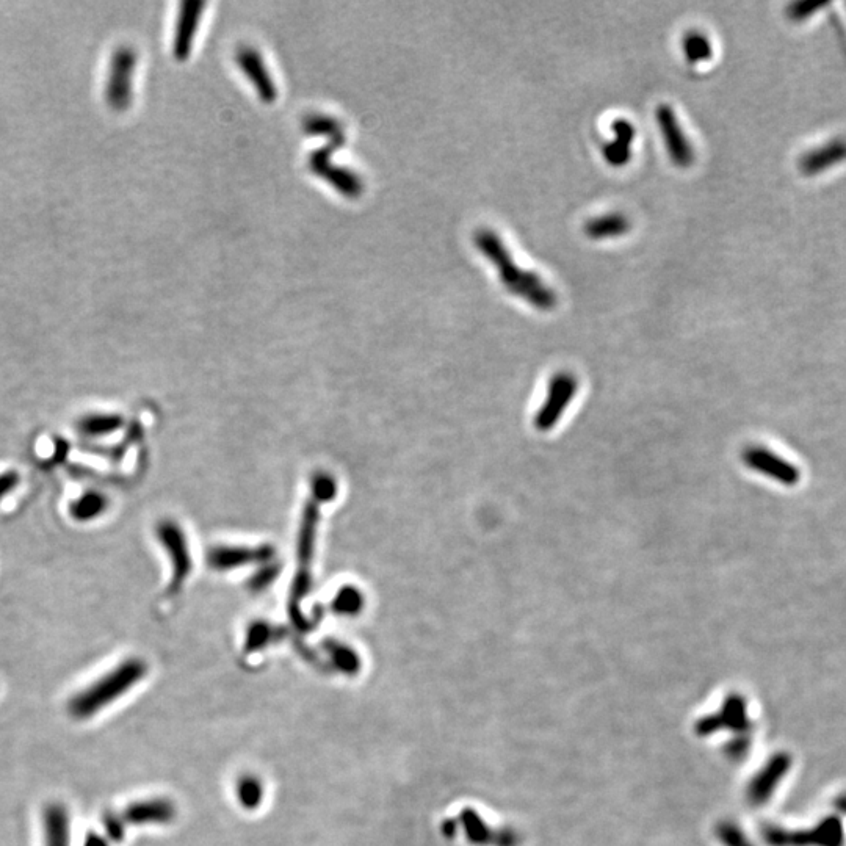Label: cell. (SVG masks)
<instances>
[{
    "instance_id": "cell-14",
    "label": "cell",
    "mask_w": 846,
    "mask_h": 846,
    "mask_svg": "<svg viewBox=\"0 0 846 846\" xmlns=\"http://www.w3.org/2000/svg\"><path fill=\"white\" fill-rule=\"evenodd\" d=\"M44 846H71V815L62 803H49L43 810Z\"/></svg>"
},
{
    "instance_id": "cell-29",
    "label": "cell",
    "mask_w": 846,
    "mask_h": 846,
    "mask_svg": "<svg viewBox=\"0 0 846 846\" xmlns=\"http://www.w3.org/2000/svg\"><path fill=\"white\" fill-rule=\"evenodd\" d=\"M840 801H842V803L837 804V807H839L840 810H846V799L842 798Z\"/></svg>"
},
{
    "instance_id": "cell-21",
    "label": "cell",
    "mask_w": 846,
    "mask_h": 846,
    "mask_svg": "<svg viewBox=\"0 0 846 846\" xmlns=\"http://www.w3.org/2000/svg\"><path fill=\"white\" fill-rule=\"evenodd\" d=\"M237 795H239L240 803H242L243 807L254 809V807L261 804L264 792H262V785L259 784V781L253 778H246L240 782Z\"/></svg>"
},
{
    "instance_id": "cell-9",
    "label": "cell",
    "mask_w": 846,
    "mask_h": 846,
    "mask_svg": "<svg viewBox=\"0 0 846 846\" xmlns=\"http://www.w3.org/2000/svg\"><path fill=\"white\" fill-rule=\"evenodd\" d=\"M237 63L242 66L243 73L253 82L257 93L265 102H273L278 98V87L273 82L272 74L265 65L264 58L259 54L256 47L240 46L237 49Z\"/></svg>"
},
{
    "instance_id": "cell-17",
    "label": "cell",
    "mask_w": 846,
    "mask_h": 846,
    "mask_svg": "<svg viewBox=\"0 0 846 846\" xmlns=\"http://www.w3.org/2000/svg\"><path fill=\"white\" fill-rule=\"evenodd\" d=\"M109 508V499L98 491L85 492L84 496L74 500L69 507V514L77 522H90L98 519Z\"/></svg>"
},
{
    "instance_id": "cell-22",
    "label": "cell",
    "mask_w": 846,
    "mask_h": 846,
    "mask_svg": "<svg viewBox=\"0 0 846 846\" xmlns=\"http://www.w3.org/2000/svg\"><path fill=\"white\" fill-rule=\"evenodd\" d=\"M362 596L356 588H344L334 599V610L342 615H355L361 610Z\"/></svg>"
},
{
    "instance_id": "cell-27",
    "label": "cell",
    "mask_w": 846,
    "mask_h": 846,
    "mask_svg": "<svg viewBox=\"0 0 846 846\" xmlns=\"http://www.w3.org/2000/svg\"><path fill=\"white\" fill-rule=\"evenodd\" d=\"M315 494L322 500L331 499L336 494L334 481L331 478H319V480L315 481Z\"/></svg>"
},
{
    "instance_id": "cell-28",
    "label": "cell",
    "mask_w": 846,
    "mask_h": 846,
    "mask_svg": "<svg viewBox=\"0 0 846 846\" xmlns=\"http://www.w3.org/2000/svg\"><path fill=\"white\" fill-rule=\"evenodd\" d=\"M112 843L109 842L107 837L102 836L99 832H88L87 836H85L84 843L82 846H110Z\"/></svg>"
},
{
    "instance_id": "cell-18",
    "label": "cell",
    "mask_w": 846,
    "mask_h": 846,
    "mask_svg": "<svg viewBox=\"0 0 846 846\" xmlns=\"http://www.w3.org/2000/svg\"><path fill=\"white\" fill-rule=\"evenodd\" d=\"M123 417L118 414L94 413L82 417L77 423V430L87 438H104L123 427Z\"/></svg>"
},
{
    "instance_id": "cell-15",
    "label": "cell",
    "mask_w": 846,
    "mask_h": 846,
    "mask_svg": "<svg viewBox=\"0 0 846 846\" xmlns=\"http://www.w3.org/2000/svg\"><path fill=\"white\" fill-rule=\"evenodd\" d=\"M632 228L630 218L622 212H608L601 217L591 218L583 226V234L591 240L616 239Z\"/></svg>"
},
{
    "instance_id": "cell-16",
    "label": "cell",
    "mask_w": 846,
    "mask_h": 846,
    "mask_svg": "<svg viewBox=\"0 0 846 846\" xmlns=\"http://www.w3.org/2000/svg\"><path fill=\"white\" fill-rule=\"evenodd\" d=\"M270 557V549H217L210 554V563L218 569H231L250 563V561L265 560Z\"/></svg>"
},
{
    "instance_id": "cell-24",
    "label": "cell",
    "mask_w": 846,
    "mask_h": 846,
    "mask_svg": "<svg viewBox=\"0 0 846 846\" xmlns=\"http://www.w3.org/2000/svg\"><path fill=\"white\" fill-rule=\"evenodd\" d=\"M334 663L337 668L342 669L345 673H356L359 668V658L355 652L350 649L342 648V646H334L333 648Z\"/></svg>"
},
{
    "instance_id": "cell-7",
    "label": "cell",
    "mask_w": 846,
    "mask_h": 846,
    "mask_svg": "<svg viewBox=\"0 0 846 846\" xmlns=\"http://www.w3.org/2000/svg\"><path fill=\"white\" fill-rule=\"evenodd\" d=\"M742 460L748 469L787 488H793L801 481V474L795 464L762 445L746 447L742 453Z\"/></svg>"
},
{
    "instance_id": "cell-25",
    "label": "cell",
    "mask_w": 846,
    "mask_h": 846,
    "mask_svg": "<svg viewBox=\"0 0 846 846\" xmlns=\"http://www.w3.org/2000/svg\"><path fill=\"white\" fill-rule=\"evenodd\" d=\"M19 483H21V475L16 472V470H7V472H2L0 474V502L11 494V492L15 491L18 488Z\"/></svg>"
},
{
    "instance_id": "cell-3",
    "label": "cell",
    "mask_w": 846,
    "mask_h": 846,
    "mask_svg": "<svg viewBox=\"0 0 846 846\" xmlns=\"http://www.w3.org/2000/svg\"><path fill=\"white\" fill-rule=\"evenodd\" d=\"M577 391H579V381L575 378L574 373H555L552 380L549 381V386H547L546 400L536 413V430L541 431V433L554 430L564 411L571 405L572 398L575 397Z\"/></svg>"
},
{
    "instance_id": "cell-26",
    "label": "cell",
    "mask_w": 846,
    "mask_h": 846,
    "mask_svg": "<svg viewBox=\"0 0 846 846\" xmlns=\"http://www.w3.org/2000/svg\"><path fill=\"white\" fill-rule=\"evenodd\" d=\"M268 640V629L267 626H254L253 629L250 630V635H248V648L250 649H257L264 646Z\"/></svg>"
},
{
    "instance_id": "cell-8",
    "label": "cell",
    "mask_w": 846,
    "mask_h": 846,
    "mask_svg": "<svg viewBox=\"0 0 846 846\" xmlns=\"http://www.w3.org/2000/svg\"><path fill=\"white\" fill-rule=\"evenodd\" d=\"M157 536H159L160 543L167 549L170 555L171 563H173V582H171V590H178L185 579H187L188 572L192 569V560L188 554L187 543H185V536L182 535L181 528L173 522H162L157 528Z\"/></svg>"
},
{
    "instance_id": "cell-10",
    "label": "cell",
    "mask_w": 846,
    "mask_h": 846,
    "mask_svg": "<svg viewBox=\"0 0 846 846\" xmlns=\"http://www.w3.org/2000/svg\"><path fill=\"white\" fill-rule=\"evenodd\" d=\"M779 846H843L842 823L837 818H826L809 832H776Z\"/></svg>"
},
{
    "instance_id": "cell-23",
    "label": "cell",
    "mask_w": 846,
    "mask_h": 846,
    "mask_svg": "<svg viewBox=\"0 0 846 846\" xmlns=\"http://www.w3.org/2000/svg\"><path fill=\"white\" fill-rule=\"evenodd\" d=\"M102 826H104L105 837L109 839L110 843L123 842L126 837V821L123 815L115 814V812H107L102 817Z\"/></svg>"
},
{
    "instance_id": "cell-5",
    "label": "cell",
    "mask_w": 846,
    "mask_h": 846,
    "mask_svg": "<svg viewBox=\"0 0 846 846\" xmlns=\"http://www.w3.org/2000/svg\"><path fill=\"white\" fill-rule=\"evenodd\" d=\"M135 65L137 54L132 47H118L112 55L105 85V98L112 109L126 110L131 105Z\"/></svg>"
},
{
    "instance_id": "cell-6",
    "label": "cell",
    "mask_w": 846,
    "mask_h": 846,
    "mask_svg": "<svg viewBox=\"0 0 846 846\" xmlns=\"http://www.w3.org/2000/svg\"><path fill=\"white\" fill-rule=\"evenodd\" d=\"M655 120H657L658 129L662 134L669 159L673 160L677 168H682V170L690 168L696 159L695 148L682 129V124H680L673 107L668 104L658 105L657 110H655Z\"/></svg>"
},
{
    "instance_id": "cell-19",
    "label": "cell",
    "mask_w": 846,
    "mask_h": 846,
    "mask_svg": "<svg viewBox=\"0 0 846 846\" xmlns=\"http://www.w3.org/2000/svg\"><path fill=\"white\" fill-rule=\"evenodd\" d=\"M682 49H684L687 62L691 65L709 62L710 58L713 57L712 41L699 30H690V32L685 33L684 40H682Z\"/></svg>"
},
{
    "instance_id": "cell-20",
    "label": "cell",
    "mask_w": 846,
    "mask_h": 846,
    "mask_svg": "<svg viewBox=\"0 0 846 846\" xmlns=\"http://www.w3.org/2000/svg\"><path fill=\"white\" fill-rule=\"evenodd\" d=\"M304 129L309 134L326 135L328 140H336V138H345L344 127L333 116L322 115V113H314L304 118Z\"/></svg>"
},
{
    "instance_id": "cell-4",
    "label": "cell",
    "mask_w": 846,
    "mask_h": 846,
    "mask_svg": "<svg viewBox=\"0 0 846 846\" xmlns=\"http://www.w3.org/2000/svg\"><path fill=\"white\" fill-rule=\"evenodd\" d=\"M344 143L345 138H336V140H328L326 145L312 151L309 154V168L315 174L325 178L329 184L334 185L340 193L347 196H358L362 192V187H364L359 174H356L353 170H348V168L340 167V165H334L333 160H331L334 149L340 148Z\"/></svg>"
},
{
    "instance_id": "cell-13",
    "label": "cell",
    "mask_w": 846,
    "mask_h": 846,
    "mask_svg": "<svg viewBox=\"0 0 846 846\" xmlns=\"http://www.w3.org/2000/svg\"><path fill=\"white\" fill-rule=\"evenodd\" d=\"M611 131H613V140L605 143L604 148H602V156L610 167H626L632 159V145L635 141V135H637L635 126L629 120L619 118L611 124Z\"/></svg>"
},
{
    "instance_id": "cell-11",
    "label": "cell",
    "mask_w": 846,
    "mask_h": 846,
    "mask_svg": "<svg viewBox=\"0 0 846 846\" xmlns=\"http://www.w3.org/2000/svg\"><path fill=\"white\" fill-rule=\"evenodd\" d=\"M204 8L206 2L201 0H185L181 4L173 38V54L179 60H185L192 52L193 40Z\"/></svg>"
},
{
    "instance_id": "cell-1",
    "label": "cell",
    "mask_w": 846,
    "mask_h": 846,
    "mask_svg": "<svg viewBox=\"0 0 846 846\" xmlns=\"http://www.w3.org/2000/svg\"><path fill=\"white\" fill-rule=\"evenodd\" d=\"M474 243L477 250L494 265L500 282L511 295L521 298L538 311L549 312L557 308V292L538 273L519 267L496 231L478 229L474 234Z\"/></svg>"
},
{
    "instance_id": "cell-2",
    "label": "cell",
    "mask_w": 846,
    "mask_h": 846,
    "mask_svg": "<svg viewBox=\"0 0 846 846\" xmlns=\"http://www.w3.org/2000/svg\"><path fill=\"white\" fill-rule=\"evenodd\" d=\"M148 673V666L143 660L129 658L110 669L109 673L94 680L93 684L80 690L69 699L68 712L74 720H91L102 710L115 704L132 690Z\"/></svg>"
},
{
    "instance_id": "cell-12",
    "label": "cell",
    "mask_w": 846,
    "mask_h": 846,
    "mask_svg": "<svg viewBox=\"0 0 846 846\" xmlns=\"http://www.w3.org/2000/svg\"><path fill=\"white\" fill-rule=\"evenodd\" d=\"M126 825H165L173 820L176 815V807L168 799L156 798L137 801L127 806L123 814Z\"/></svg>"
}]
</instances>
